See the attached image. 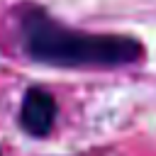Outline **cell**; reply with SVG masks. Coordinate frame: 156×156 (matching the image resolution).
Listing matches in <instances>:
<instances>
[{
  "label": "cell",
  "mask_w": 156,
  "mask_h": 156,
  "mask_svg": "<svg viewBox=\"0 0 156 156\" xmlns=\"http://www.w3.org/2000/svg\"><path fill=\"white\" fill-rule=\"evenodd\" d=\"M0 156H2V149H0Z\"/></svg>",
  "instance_id": "3957f363"
},
{
  "label": "cell",
  "mask_w": 156,
  "mask_h": 156,
  "mask_svg": "<svg viewBox=\"0 0 156 156\" xmlns=\"http://www.w3.org/2000/svg\"><path fill=\"white\" fill-rule=\"evenodd\" d=\"M56 117H58V102L54 93H49L41 85H32L24 90L20 102V115H17V122L24 134L34 139L49 136L56 124Z\"/></svg>",
  "instance_id": "7a4b0ae2"
},
{
  "label": "cell",
  "mask_w": 156,
  "mask_h": 156,
  "mask_svg": "<svg viewBox=\"0 0 156 156\" xmlns=\"http://www.w3.org/2000/svg\"><path fill=\"white\" fill-rule=\"evenodd\" d=\"M17 32L29 61L51 68H119L136 63L144 54L136 37L80 32L32 2L20 7Z\"/></svg>",
  "instance_id": "6da1fadb"
}]
</instances>
